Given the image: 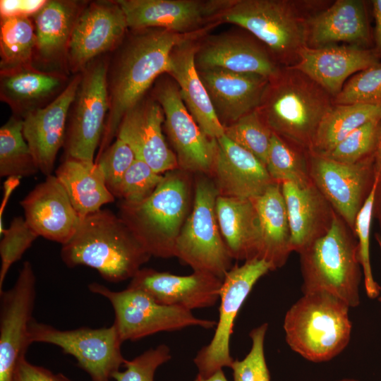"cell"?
Wrapping results in <instances>:
<instances>
[{
    "mask_svg": "<svg viewBox=\"0 0 381 381\" xmlns=\"http://www.w3.org/2000/svg\"><path fill=\"white\" fill-rule=\"evenodd\" d=\"M11 381H72L64 374L30 363L25 356L17 362Z\"/></svg>",
    "mask_w": 381,
    "mask_h": 381,
    "instance_id": "7dc6e473",
    "label": "cell"
},
{
    "mask_svg": "<svg viewBox=\"0 0 381 381\" xmlns=\"http://www.w3.org/2000/svg\"><path fill=\"white\" fill-rule=\"evenodd\" d=\"M378 180V179H377ZM377 180L359 211L355 222L354 233L358 239V256L364 276L366 294L370 298H377L380 286L375 281L370 260V234L373 217V204Z\"/></svg>",
    "mask_w": 381,
    "mask_h": 381,
    "instance_id": "b9f144b4",
    "label": "cell"
},
{
    "mask_svg": "<svg viewBox=\"0 0 381 381\" xmlns=\"http://www.w3.org/2000/svg\"><path fill=\"white\" fill-rule=\"evenodd\" d=\"M81 80V73L74 75L64 90L44 107L25 114L23 133L40 171L52 174L59 150L66 138L71 104Z\"/></svg>",
    "mask_w": 381,
    "mask_h": 381,
    "instance_id": "d6986e66",
    "label": "cell"
},
{
    "mask_svg": "<svg viewBox=\"0 0 381 381\" xmlns=\"http://www.w3.org/2000/svg\"><path fill=\"white\" fill-rule=\"evenodd\" d=\"M193 381H228V380L223 370H220L208 377H204L197 375Z\"/></svg>",
    "mask_w": 381,
    "mask_h": 381,
    "instance_id": "816d5d0a",
    "label": "cell"
},
{
    "mask_svg": "<svg viewBox=\"0 0 381 381\" xmlns=\"http://www.w3.org/2000/svg\"><path fill=\"white\" fill-rule=\"evenodd\" d=\"M60 255L68 267H90L113 283L131 279L152 257L124 221L107 209L83 218Z\"/></svg>",
    "mask_w": 381,
    "mask_h": 381,
    "instance_id": "7a4b0ae2",
    "label": "cell"
},
{
    "mask_svg": "<svg viewBox=\"0 0 381 381\" xmlns=\"http://www.w3.org/2000/svg\"><path fill=\"white\" fill-rule=\"evenodd\" d=\"M164 122V114L160 104L152 96L144 97L126 113L116 136L131 147L136 159L161 174L179 169L176 155L169 147L162 133Z\"/></svg>",
    "mask_w": 381,
    "mask_h": 381,
    "instance_id": "44dd1931",
    "label": "cell"
},
{
    "mask_svg": "<svg viewBox=\"0 0 381 381\" xmlns=\"http://www.w3.org/2000/svg\"><path fill=\"white\" fill-rule=\"evenodd\" d=\"M198 71L224 128L258 109L270 81L258 74L220 68Z\"/></svg>",
    "mask_w": 381,
    "mask_h": 381,
    "instance_id": "484cf974",
    "label": "cell"
},
{
    "mask_svg": "<svg viewBox=\"0 0 381 381\" xmlns=\"http://www.w3.org/2000/svg\"><path fill=\"white\" fill-rule=\"evenodd\" d=\"M377 119H381L380 106L334 104L321 121L308 152L325 156L354 130Z\"/></svg>",
    "mask_w": 381,
    "mask_h": 381,
    "instance_id": "836d02e7",
    "label": "cell"
},
{
    "mask_svg": "<svg viewBox=\"0 0 381 381\" xmlns=\"http://www.w3.org/2000/svg\"><path fill=\"white\" fill-rule=\"evenodd\" d=\"M339 381H358V380H354V379H342V380H339Z\"/></svg>",
    "mask_w": 381,
    "mask_h": 381,
    "instance_id": "db71d44e",
    "label": "cell"
},
{
    "mask_svg": "<svg viewBox=\"0 0 381 381\" xmlns=\"http://www.w3.org/2000/svg\"><path fill=\"white\" fill-rule=\"evenodd\" d=\"M381 142V119L361 126L323 156L344 164H355L377 155Z\"/></svg>",
    "mask_w": 381,
    "mask_h": 381,
    "instance_id": "74e56055",
    "label": "cell"
},
{
    "mask_svg": "<svg viewBox=\"0 0 381 381\" xmlns=\"http://www.w3.org/2000/svg\"><path fill=\"white\" fill-rule=\"evenodd\" d=\"M128 29L125 14L117 1L87 2L75 23L69 41L68 72L74 75L82 73L102 54L114 52Z\"/></svg>",
    "mask_w": 381,
    "mask_h": 381,
    "instance_id": "2e32d148",
    "label": "cell"
},
{
    "mask_svg": "<svg viewBox=\"0 0 381 381\" xmlns=\"http://www.w3.org/2000/svg\"><path fill=\"white\" fill-rule=\"evenodd\" d=\"M164 174L155 172L147 163L135 159L125 174L116 198L128 204L147 199L162 182Z\"/></svg>",
    "mask_w": 381,
    "mask_h": 381,
    "instance_id": "7bdbcfd3",
    "label": "cell"
},
{
    "mask_svg": "<svg viewBox=\"0 0 381 381\" xmlns=\"http://www.w3.org/2000/svg\"><path fill=\"white\" fill-rule=\"evenodd\" d=\"M272 266L266 260L253 258L235 265L223 279L220 291L219 319L210 342L198 351L193 363L198 375L208 377L224 368L231 367L230 339L236 318L255 283Z\"/></svg>",
    "mask_w": 381,
    "mask_h": 381,
    "instance_id": "7c38bea8",
    "label": "cell"
},
{
    "mask_svg": "<svg viewBox=\"0 0 381 381\" xmlns=\"http://www.w3.org/2000/svg\"><path fill=\"white\" fill-rule=\"evenodd\" d=\"M260 220V259L268 262L273 270L282 267L292 252L291 229L282 184L274 183L260 197L253 200Z\"/></svg>",
    "mask_w": 381,
    "mask_h": 381,
    "instance_id": "1f68e13d",
    "label": "cell"
},
{
    "mask_svg": "<svg viewBox=\"0 0 381 381\" xmlns=\"http://www.w3.org/2000/svg\"><path fill=\"white\" fill-rule=\"evenodd\" d=\"M373 216L377 219L381 229V174L378 178L373 204Z\"/></svg>",
    "mask_w": 381,
    "mask_h": 381,
    "instance_id": "f907efd6",
    "label": "cell"
},
{
    "mask_svg": "<svg viewBox=\"0 0 381 381\" xmlns=\"http://www.w3.org/2000/svg\"><path fill=\"white\" fill-rule=\"evenodd\" d=\"M190 173L176 169L164 174L162 182L138 204L121 201L119 216L151 256L169 258L193 203Z\"/></svg>",
    "mask_w": 381,
    "mask_h": 381,
    "instance_id": "277c9868",
    "label": "cell"
},
{
    "mask_svg": "<svg viewBox=\"0 0 381 381\" xmlns=\"http://www.w3.org/2000/svg\"><path fill=\"white\" fill-rule=\"evenodd\" d=\"M88 289L111 304L115 317L113 325L123 342L190 326L212 329L217 325L216 321L197 318L190 310L160 304L139 289L127 287L115 291L97 282L90 284Z\"/></svg>",
    "mask_w": 381,
    "mask_h": 381,
    "instance_id": "9c48e42d",
    "label": "cell"
},
{
    "mask_svg": "<svg viewBox=\"0 0 381 381\" xmlns=\"http://www.w3.org/2000/svg\"><path fill=\"white\" fill-rule=\"evenodd\" d=\"M171 358L169 347L161 344L150 348L132 360H126L125 370L112 375L115 381H154L157 368Z\"/></svg>",
    "mask_w": 381,
    "mask_h": 381,
    "instance_id": "bcb514c9",
    "label": "cell"
},
{
    "mask_svg": "<svg viewBox=\"0 0 381 381\" xmlns=\"http://www.w3.org/2000/svg\"><path fill=\"white\" fill-rule=\"evenodd\" d=\"M380 62L374 48L353 45L305 47L297 63L291 66L315 82L330 96L335 97L351 75Z\"/></svg>",
    "mask_w": 381,
    "mask_h": 381,
    "instance_id": "cb8c5ba5",
    "label": "cell"
},
{
    "mask_svg": "<svg viewBox=\"0 0 381 381\" xmlns=\"http://www.w3.org/2000/svg\"><path fill=\"white\" fill-rule=\"evenodd\" d=\"M373 41L365 1L337 0L309 19L308 46L310 47H322L341 42L373 48Z\"/></svg>",
    "mask_w": 381,
    "mask_h": 381,
    "instance_id": "4316f807",
    "label": "cell"
},
{
    "mask_svg": "<svg viewBox=\"0 0 381 381\" xmlns=\"http://www.w3.org/2000/svg\"><path fill=\"white\" fill-rule=\"evenodd\" d=\"M299 255L303 294L325 292L350 308L359 305L361 265L358 239L337 212L329 231Z\"/></svg>",
    "mask_w": 381,
    "mask_h": 381,
    "instance_id": "5b68a950",
    "label": "cell"
},
{
    "mask_svg": "<svg viewBox=\"0 0 381 381\" xmlns=\"http://www.w3.org/2000/svg\"><path fill=\"white\" fill-rule=\"evenodd\" d=\"M20 204L25 221L39 236L61 245L73 237L82 221L55 175L47 176Z\"/></svg>",
    "mask_w": 381,
    "mask_h": 381,
    "instance_id": "7402d4cb",
    "label": "cell"
},
{
    "mask_svg": "<svg viewBox=\"0 0 381 381\" xmlns=\"http://www.w3.org/2000/svg\"><path fill=\"white\" fill-rule=\"evenodd\" d=\"M131 30L162 28L182 35H206L220 24L231 0H117Z\"/></svg>",
    "mask_w": 381,
    "mask_h": 381,
    "instance_id": "9a60e30c",
    "label": "cell"
},
{
    "mask_svg": "<svg viewBox=\"0 0 381 381\" xmlns=\"http://www.w3.org/2000/svg\"><path fill=\"white\" fill-rule=\"evenodd\" d=\"M375 239H376V241H377V242L378 243V246H379V248H380V253H381V235L378 234H375ZM377 300H378V301L381 302V287H380V295L377 297Z\"/></svg>",
    "mask_w": 381,
    "mask_h": 381,
    "instance_id": "f5cc1de1",
    "label": "cell"
},
{
    "mask_svg": "<svg viewBox=\"0 0 381 381\" xmlns=\"http://www.w3.org/2000/svg\"><path fill=\"white\" fill-rule=\"evenodd\" d=\"M162 76L154 83L151 96L163 109L165 128L178 168L190 174L210 176L217 153V140L201 130L186 108L176 82L169 75Z\"/></svg>",
    "mask_w": 381,
    "mask_h": 381,
    "instance_id": "4fadbf2b",
    "label": "cell"
},
{
    "mask_svg": "<svg viewBox=\"0 0 381 381\" xmlns=\"http://www.w3.org/2000/svg\"><path fill=\"white\" fill-rule=\"evenodd\" d=\"M224 128V135L266 165L272 131L254 110Z\"/></svg>",
    "mask_w": 381,
    "mask_h": 381,
    "instance_id": "f35d334b",
    "label": "cell"
},
{
    "mask_svg": "<svg viewBox=\"0 0 381 381\" xmlns=\"http://www.w3.org/2000/svg\"><path fill=\"white\" fill-rule=\"evenodd\" d=\"M29 340L30 344L59 346L64 353L75 358L91 381H111L112 375L120 370L126 360L121 353L123 341L114 325L61 330L33 319L30 325Z\"/></svg>",
    "mask_w": 381,
    "mask_h": 381,
    "instance_id": "8fae6325",
    "label": "cell"
},
{
    "mask_svg": "<svg viewBox=\"0 0 381 381\" xmlns=\"http://www.w3.org/2000/svg\"><path fill=\"white\" fill-rule=\"evenodd\" d=\"M205 35H182L162 28L131 30L126 34L114 50L112 61L109 60V109L97 157L117 136L126 113L145 97L159 77L167 73L174 48L185 40Z\"/></svg>",
    "mask_w": 381,
    "mask_h": 381,
    "instance_id": "6da1fadb",
    "label": "cell"
},
{
    "mask_svg": "<svg viewBox=\"0 0 381 381\" xmlns=\"http://www.w3.org/2000/svg\"><path fill=\"white\" fill-rule=\"evenodd\" d=\"M223 280L208 273L186 276L141 268L127 287L139 289L157 303L192 310L212 307L219 299Z\"/></svg>",
    "mask_w": 381,
    "mask_h": 381,
    "instance_id": "ffe728a7",
    "label": "cell"
},
{
    "mask_svg": "<svg viewBox=\"0 0 381 381\" xmlns=\"http://www.w3.org/2000/svg\"><path fill=\"white\" fill-rule=\"evenodd\" d=\"M294 1L288 0H231L219 23L236 25L251 34L284 67L294 66L308 46V23Z\"/></svg>",
    "mask_w": 381,
    "mask_h": 381,
    "instance_id": "52a82bcc",
    "label": "cell"
},
{
    "mask_svg": "<svg viewBox=\"0 0 381 381\" xmlns=\"http://www.w3.org/2000/svg\"><path fill=\"white\" fill-rule=\"evenodd\" d=\"M333 103L381 107V63L372 65L351 77L333 98Z\"/></svg>",
    "mask_w": 381,
    "mask_h": 381,
    "instance_id": "ab89813d",
    "label": "cell"
},
{
    "mask_svg": "<svg viewBox=\"0 0 381 381\" xmlns=\"http://www.w3.org/2000/svg\"><path fill=\"white\" fill-rule=\"evenodd\" d=\"M1 234L0 291L3 290L5 278L11 265L22 258L39 236L22 217H14L9 226L4 229Z\"/></svg>",
    "mask_w": 381,
    "mask_h": 381,
    "instance_id": "60d3db41",
    "label": "cell"
},
{
    "mask_svg": "<svg viewBox=\"0 0 381 381\" xmlns=\"http://www.w3.org/2000/svg\"><path fill=\"white\" fill-rule=\"evenodd\" d=\"M291 229L292 251L300 253L330 229L336 212L311 181L282 183Z\"/></svg>",
    "mask_w": 381,
    "mask_h": 381,
    "instance_id": "83f0119b",
    "label": "cell"
},
{
    "mask_svg": "<svg viewBox=\"0 0 381 381\" xmlns=\"http://www.w3.org/2000/svg\"><path fill=\"white\" fill-rule=\"evenodd\" d=\"M39 171L23 133V118L13 115L0 128V176L21 178Z\"/></svg>",
    "mask_w": 381,
    "mask_h": 381,
    "instance_id": "d590c367",
    "label": "cell"
},
{
    "mask_svg": "<svg viewBox=\"0 0 381 381\" xmlns=\"http://www.w3.org/2000/svg\"><path fill=\"white\" fill-rule=\"evenodd\" d=\"M215 210L222 236L233 259L259 258L261 229L253 200L219 195Z\"/></svg>",
    "mask_w": 381,
    "mask_h": 381,
    "instance_id": "4dcf8cb0",
    "label": "cell"
},
{
    "mask_svg": "<svg viewBox=\"0 0 381 381\" xmlns=\"http://www.w3.org/2000/svg\"><path fill=\"white\" fill-rule=\"evenodd\" d=\"M55 176L82 219L114 200L100 167L95 162L64 158Z\"/></svg>",
    "mask_w": 381,
    "mask_h": 381,
    "instance_id": "d6a6232c",
    "label": "cell"
},
{
    "mask_svg": "<svg viewBox=\"0 0 381 381\" xmlns=\"http://www.w3.org/2000/svg\"><path fill=\"white\" fill-rule=\"evenodd\" d=\"M136 159L131 147L123 140L117 138L100 155L95 162L100 167L106 185L116 197L122 179Z\"/></svg>",
    "mask_w": 381,
    "mask_h": 381,
    "instance_id": "f6af8a7d",
    "label": "cell"
},
{
    "mask_svg": "<svg viewBox=\"0 0 381 381\" xmlns=\"http://www.w3.org/2000/svg\"><path fill=\"white\" fill-rule=\"evenodd\" d=\"M87 2L48 0L32 17L36 35L33 66L68 75V44L75 23Z\"/></svg>",
    "mask_w": 381,
    "mask_h": 381,
    "instance_id": "603a6c76",
    "label": "cell"
},
{
    "mask_svg": "<svg viewBox=\"0 0 381 381\" xmlns=\"http://www.w3.org/2000/svg\"><path fill=\"white\" fill-rule=\"evenodd\" d=\"M331 97L301 71L283 66L270 79L256 110L272 133L308 151L321 121L334 105Z\"/></svg>",
    "mask_w": 381,
    "mask_h": 381,
    "instance_id": "3957f363",
    "label": "cell"
},
{
    "mask_svg": "<svg viewBox=\"0 0 381 381\" xmlns=\"http://www.w3.org/2000/svg\"><path fill=\"white\" fill-rule=\"evenodd\" d=\"M373 14L375 19V31L373 35L374 49L381 59V0L372 1Z\"/></svg>",
    "mask_w": 381,
    "mask_h": 381,
    "instance_id": "681fc988",
    "label": "cell"
},
{
    "mask_svg": "<svg viewBox=\"0 0 381 381\" xmlns=\"http://www.w3.org/2000/svg\"><path fill=\"white\" fill-rule=\"evenodd\" d=\"M0 98L13 115L23 117L56 99L71 80L68 75L44 71L33 65L0 71Z\"/></svg>",
    "mask_w": 381,
    "mask_h": 381,
    "instance_id": "f546056e",
    "label": "cell"
},
{
    "mask_svg": "<svg viewBox=\"0 0 381 381\" xmlns=\"http://www.w3.org/2000/svg\"><path fill=\"white\" fill-rule=\"evenodd\" d=\"M200 38L185 40L174 48L167 74L177 84L186 108L201 130L217 140L224 135V128L195 67V54Z\"/></svg>",
    "mask_w": 381,
    "mask_h": 381,
    "instance_id": "f1b7e54d",
    "label": "cell"
},
{
    "mask_svg": "<svg viewBox=\"0 0 381 381\" xmlns=\"http://www.w3.org/2000/svg\"><path fill=\"white\" fill-rule=\"evenodd\" d=\"M349 308L344 301L327 293L303 294L284 318L288 345L308 361H329L350 341L352 325Z\"/></svg>",
    "mask_w": 381,
    "mask_h": 381,
    "instance_id": "8992f818",
    "label": "cell"
},
{
    "mask_svg": "<svg viewBox=\"0 0 381 381\" xmlns=\"http://www.w3.org/2000/svg\"><path fill=\"white\" fill-rule=\"evenodd\" d=\"M272 179L279 183L291 182L303 186L311 182L308 167V151L272 133L266 162Z\"/></svg>",
    "mask_w": 381,
    "mask_h": 381,
    "instance_id": "8d00e7d4",
    "label": "cell"
},
{
    "mask_svg": "<svg viewBox=\"0 0 381 381\" xmlns=\"http://www.w3.org/2000/svg\"><path fill=\"white\" fill-rule=\"evenodd\" d=\"M376 157L344 164L308 152L311 181L353 232L356 217L379 178Z\"/></svg>",
    "mask_w": 381,
    "mask_h": 381,
    "instance_id": "5bb4252c",
    "label": "cell"
},
{
    "mask_svg": "<svg viewBox=\"0 0 381 381\" xmlns=\"http://www.w3.org/2000/svg\"><path fill=\"white\" fill-rule=\"evenodd\" d=\"M30 18H1V71L33 65L36 35L34 23Z\"/></svg>",
    "mask_w": 381,
    "mask_h": 381,
    "instance_id": "e575fe53",
    "label": "cell"
},
{
    "mask_svg": "<svg viewBox=\"0 0 381 381\" xmlns=\"http://www.w3.org/2000/svg\"><path fill=\"white\" fill-rule=\"evenodd\" d=\"M219 193L212 178L198 174L190 212L177 238L175 255L193 272L223 280L231 270V258L222 236L215 210Z\"/></svg>",
    "mask_w": 381,
    "mask_h": 381,
    "instance_id": "ba28073f",
    "label": "cell"
},
{
    "mask_svg": "<svg viewBox=\"0 0 381 381\" xmlns=\"http://www.w3.org/2000/svg\"><path fill=\"white\" fill-rule=\"evenodd\" d=\"M195 64L198 71L220 68L269 79L282 68L263 44L250 33L236 30L200 37Z\"/></svg>",
    "mask_w": 381,
    "mask_h": 381,
    "instance_id": "ac0fdd59",
    "label": "cell"
},
{
    "mask_svg": "<svg viewBox=\"0 0 381 381\" xmlns=\"http://www.w3.org/2000/svg\"><path fill=\"white\" fill-rule=\"evenodd\" d=\"M267 329V324L264 323L250 332V351L242 360H234L231 367L233 381H270L264 349Z\"/></svg>",
    "mask_w": 381,
    "mask_h": 381,
    "instance_id": "ee69618b",
    "label": "cell"
},
{
    "mask_svg": "<svg viewBox=\"0 0 381 381\" xmlns=\"http://www.w3.org/2000/svg\"><path fill=\"white\" fill-rule=\"evenodd\" d=\"M210 176L219 195L253 200L274 182L266 167L253 154L225 135L217 139Z\"/></svg>",
    "mask_w": 381,
    "mask_h": 381,
    "instance_id": "d4e9b609",
    "label": "cell"
},
{
    "mask_svg": "<svg viewBox=\"0 0 381 381\" xmlns=\"http://www.w3.org/2000/svg\"><path fill=\"white\" fill-rule=\"evenodd\" d=\"M47 1V0H1V18H31L44 6Z\"/></svg>",
    "mask_w": 381,
    "mask_h": 381,
    "instance_id": "c3c4849f",
    "label": "cell"
},
{
    "mask_svg": "<svg viewBox=\"0 0 381 381\" xmlns=\"http://www.w3.org/2000/svg\"><path fill=\"white\" fill-rule=\"evenodd\" d=\"M36 298L32 265L23 262L13 286L0 291V381H11L18 361L25 356Z\"/></svg>",
    "mask_w": 381,
    "mask_h": 381,
    "instance_id": "e0dca14e",
    "label": "cell"
},
{
    "mask_svg": "<svg viewBox=\"0 0 381 381\" xmlns=\"http://www.w3.org/2000/svg\"><path fill=\"white\" fill-rule=\"evenodd\" d=\"M108 65L109 59L100 56L81 73L68 115L64 145L65 158L95 162L109 109Z\"/></svg>",
    "mask_w": 381,
    "mask_h": 381,
    "instance_id": "30bf717a",
    "label": "cell"
}]
</instances>
